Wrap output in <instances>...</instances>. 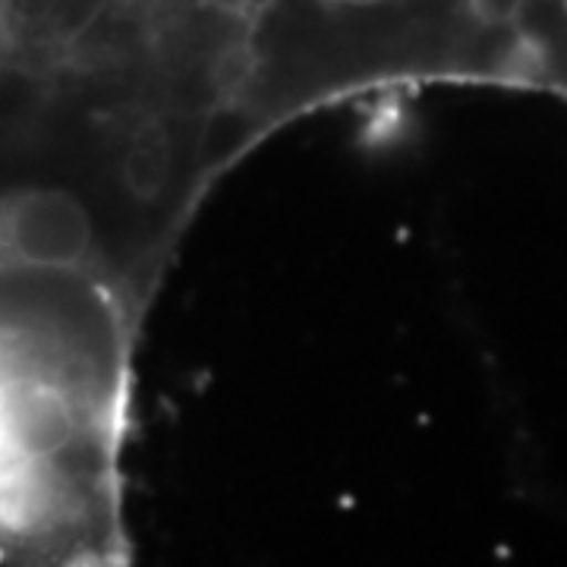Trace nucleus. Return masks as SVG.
Segmentation results:
<instances>
[{"label": "nucleus", "instance_id": "nucleus-1", "mask_svg": "<svg viewBox=\"0 0 567 567\" xmlns=\"http://www.w3.org/2000/svg\"><path fill=\"white\" fill-rule=\"evenodd\" d=\"M324 3L334 10H344V13H379L391 3H401V0H324Z\"/></svg>", "mask_w": 567, "mask_h": 567}, {"label": "nucleus", "instance_id": "nucleus-2", "mask_svg": "<svg viewBox=\"0 0 567 567\" xmlns=\"http://www.w3.org/2000/svg\"><path fill=\"white\" fill-rule=\"evenodd\" d=\"M0 61H10V54H7V48L0 44Z\"/></svg>", "mask_w": 567, "mask_h": 567}]
</instances>
